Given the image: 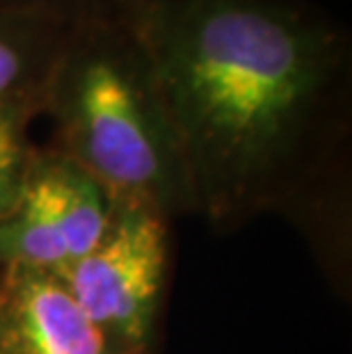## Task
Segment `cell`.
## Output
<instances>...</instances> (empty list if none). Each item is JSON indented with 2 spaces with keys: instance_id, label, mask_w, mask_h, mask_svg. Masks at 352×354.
I'll list each match as a JSON object with an SVG mask.
<instances>
[{
  "instance_id": "6da1fadb",
  "label": "cell",
  "mask_w": 352,
  "mask_h": 354,
  "mask_svg": "<svg viewBox=\"0 0 352 354\" xmlns=\"http://www.w3.org/2000/svg\"><path fill=\"white\" fill-rule=\"evenodd\" d=\"M140 37L194 208L231 213L288 169L323 115L341 37L286 0H117Z\"/></svg>"
},
{
  "instance_id": "7a4b0ae2",
  "label": "cell",
  "mask_w": 352,
  "mask_h": 354,
  "mask_svg": "<svg viewBox=\"0 0 352 354\" xmlns=\"http://www.w3.org/2000/svg\"><path fill=\"white\" fill-rule=\"evenodd\" d=\"M59 149L115 203L194 208L151 62L117 0L73 17L41 94Z\"/></svg>"
},
{
  "instance_id": "3957f363",
  "label": "cell",
  "mask_w": 352,
  "mask_h": 354,
  "mask_svg": "<svg viewBox=\"0 0 352 354\" xmlns=\"http://www.w3.org/2000/svg\"><path fill=\"white\" fill-rule=\"evenodd\" d=\"M165 215L115 203L106 233L85 256L53 272L96 325L136 354H149L167 272Z\"/></svg>"
},
{
  "instance_id": "277c9868",
  "label": "cell",
  "mask_w": 352,
  "mask_h": 354,
  "mask_svg": "<svg viewBox=\"0 0 352 354\" xmlns=\"http://www.w3.org/2000/svg\"><path fill=\"white\" fill-rule=\"evenodd\" d=\"M115 201L62 151H37L14 208L0 220V270L57 272L106 233Z\"/></svg>"
},
{
  "instance_id": "5b68a950",
  "label": "cell",
  "mask_w": 352,
  "mask_h": 354,
  "mask_svg": "<svg viewBox=\"0 0 352 354\" xmlns=\"http://www.w3.org/2000/svg\"><path fill=\"white\" fill-rule=\"evenodd\" d=\"M0 354H136L89 318L48 270H0Z\"/></svg>"
},
{
  "instance_id": "8992f818",
  "label": "cell",
  "mask_w": 352,
  "mask_h": 354,
  "mask_svg": "<svg viewBox=\"0 0 352 354\" xmlns=\"http://www.w3.org/2000/svg\"><path fill=\"white\" fill-rule=\"evenodd\" d=\"M73 17L0 7V101H41Z\"/></svg>"
},
{
  "instance_id": "52a82bcc",
  "label": "cell",
  "mask_w": 352,
  "mask_h": 354,
  "mask_svg": "<svg viewBox=\"0 0 352 354\" xmlns=\"http://www.w3.org/2000/svg\"><path fill=\"white\" fill-rule=\"evenodd\" d=\"M41 112V101H0V220L17 203L37 149L30 124Z\"/></svg>"
},
{
  "instance_id": "ba28073f",
  "label": "cell",
  "mask_w": 352,
  "mask_h": 354,
  "mask_svg": "<svg viewBox=\"0 0 352 354\" xmlns=\"http://www.w3.org/2000/svg\"><path fill=\"white\" fill-rule=\"evenodd\" d=\"M103 0H0V7L12 10H33V12H50L62 17H76V14L92 10Z\"/></svg>"
}]
</instances>
